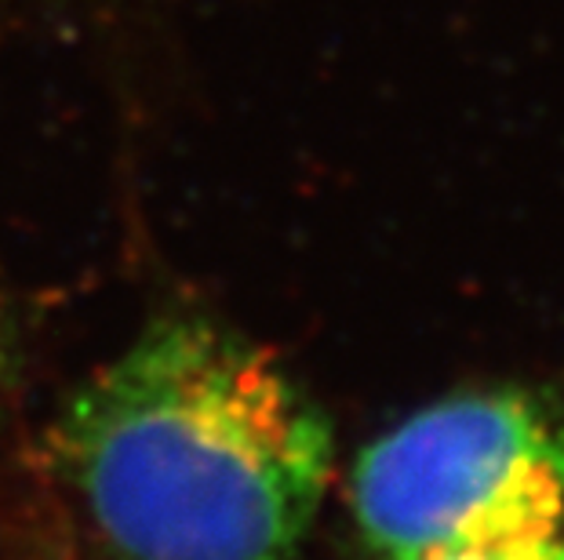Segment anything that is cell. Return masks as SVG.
<instances>
[{"label":"cell","instance_id":"1","mask_svg":"<svg viewBox=\"0 0 564 560\" xmlns=\"http://www.w3.org/2000/svg\"><path fill=\"white\" fill-rule=\"evenodd\" d=\"M52 455L124 560H292L332 433L267 350L164 317L77 389Z\"/></svg>","mask_w":564,"mask_h":560},{"label":"cell","instance_id":"2","mask_svg":"<svg viewBox=\"0 0 564 560\" xmlns=\"http://www.w3.org/2000/svg\"><path fill=\"white\" fill-rule=\"evenodd\" d=\"M354 517L379 560L444 553L564 520V433L524 393H463L361 451Z\"/></svg>","mask_w":564,"mask_h":560},{"label":"cell","instance_id":"3","mask_svg":"<svg viewBox=\"0 0 564 560\" xmlns=\"http://www.w3.org/2000/svg\"><path fill=\"white\" fill-rule=\"evenodd\" d=\"M437 560H564V531L521 535V539H499L485 546H466V550L444 553Z\"/></svg>","mask_w":564,"mask_h":560},{"label":"cell","instance_id":"4","mask_svg":"<svg viewBox=\"0 0 564 560\" xmlns=\"http://www.w3.org/2000/svg\"><path fill=\"white\" fill-rule=\"evenodd\" d=\"M4 378H8V317H4V303H0V393H4Z\"/></svg>","mask_w":564,"mask_h":560}]
</instances>
